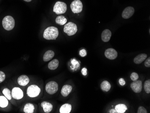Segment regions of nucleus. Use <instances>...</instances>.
<instances>
[{"mask_svg": "<svg viewBox=\"0 0 150 113\" xmlns=\"http://www.w3.org/2000/svg\"><path fill=\"white\" fill-rule=\"evenodd\" d=\"M40 92V89L36 85H32L27 89V94L30 97H35L38 96Z\"/></svg>", "mask_w": 150, "mask_h": 113, "instance_id": "obj_6", "label": "nucleus"}, {"mask_svg": "<svg viewBox=\"0 0 150 113\" xmlns=\"http://www.w3.org/2000/svg\"><path fill=\"white\" fill-rule=\"evenodd\" d=\"M87 70L86 68H83L82 70V74L84 76H86L87 74Z\"/></svg>", "mask_w": 150, "mask_h": 113, "instance_id": "obj_33", "label": "nucleus"}, {"mask_svg": "<svg viewBox=\"0 0 150 113\" xmlns=\"http://www.w3.org/2000/svg\"><path fill=\"white\" fill-rule=\"evenodd\" d=\"M29 82V77L26 75H21L19 76L18 79V82L20 86H25L28 84Z\"/></svg>", "mask_w": 150, "mask_h": 113, "instance_id": "obj_13", "label": "nucleus"}, {"mask_svg": "<svg viewBox=\"0 0 150 113\" xmlns=\"http://www.w3.org/2000/svg\"><path fill=\"white\" fill-rule=\"evenodd\" d=\"M79 54L82 57H85L87 55L86 51L85 49H82L80 51Z\"/></svg>", "mask_w": 150, "mask_h": 113, "instance_id": "obj_30", "label": "nucleus"}, {"mask_svg": "<svg viewBox=\"0 0 150 113\" xmlns=\"http://www.w3.org/2000/svg\"><path fill=\"white\" fill-rule=\"evenodd\" d=\"M145 66L146 67H150V57H149L145 61Z\"/></svg>", "mask_w": 150, "mask_h": 113, "instance_id": "obj_31", "label": "nucleus"}, {"mask_svg": "<svg viewBox=\"0 0 150 113\" xmlns=\"http://www.w3.org/2000/svg\"><path fill=\"white\" fill-rule=\"evenodd\" d=\"M72 86L69 85H65L64 87H62L61 93L62 95L64 97H67L69 95V94L71 93L72 92Z\"/></svg>", "mask_w": 150, "mask_h": 113, "instance_id": "obj_14", "label": "nucleus"}, {"mask_svg": "<svg viewBox=\"0 0 150 113\" xmlns=\"http://www.w3.org/2000/svg\"><path fill=\"white\" fill-rule=\"evenodd\" d=\"M147 56V55L146 54H139L135 57V58L133 60V62L136 64H140L146 59Z\"/></svg>", "mask_w": 150, "mask_h": 113, "instance_id": "obj_16", "label": "nucleus"}, {"mask_svg": "<svg viewBox=\"0 0 150 113\" xmlns=\"http://www.w3.org/2000/svg\"><path fill=\"white\" fill-rule=\"evenodd\" d=\"M46 90L48 93L53 95L58 90V84L55 82H50L46 85Z\"/></svg>", "mask_w": 150, "mask_h": 113, "instance_id": "obj_7", "label": "nucleus"}, {"mask_svg": "<svg viewBox=\"0 0 150 113\" xmlns=\"http://www.w3.org/2000/svg\"><path fill=\"white\" fill-rule=\"evenodd\" d=\"M67 10V5L64 2L57 1L54 5L53 11L57 15L64 14Z\"/></svg>", "mask_w": 150, "mask_h": 113, "instance_id": "obj_3", "label": "nucleus"}, {"mask_svg": "<svg viewBox=\"0 0 150 113\" xmlns=\"http://www.w3.org/2000/svg\"><path fill=\"white\" fill-rule=\"evenodd\" d=\"M112 36V33L110 30L105 29L102 33L101 37L104 42L109 41Z\"/></svg>", "mask_w": 150, "mask_h": 113, "instance_id": "obj_12", "label": "nucleus"}, {"mask_svg": "<svg viewBox=\"0 0 150 113\" xmlns=\"http://www.w3.org/2000/svg\"><path fill=\"white\" fill-rule=\"evenodd\" d=\"M130 78L133 81L137 80V79L139 78V75L136 73L133 72V73H132V74H131Z\"/></svg>", "mask_w": 150, "mask_h": 113, "instance_id": "obj_27", "label": "nucleus"}, {"mask_svg": "<svg viewBox=\"0 0 150 113\" xmlns=\"http://www.w3.org/2000/svg\"><path fill=\"white\" fill-rule=\"evenodd\" d=\"M105 55L108 59L113 60L117 58L118 53L114 49L108 48L105 52Z\"/></svg>", "mask_w": 150, "mask_h": 113, "instance_id": "obj_9", "label": "nucleus"}, {"mask_svg": "<svg viewBox=\"0 0 150 113\" xmlns=\"http://www.w3.org/2000/svg\"><path fill=\"white\" fill-rule=\"evenodd\" d=\"M5 73L2 71H0V83L3 82L5 80Z\"/></svg>", "mask_w": 150, "mask_h": 113, "instance_id": "obj_29", "label": "nucleus"}, {"mask_svg": "<svg viewBox=\"0 0 150 113\" xmlns=\"http://www.w3.org/2000/svg\"><path fill=\"white\" fill-rule=\"evenodd\" d=\"M110 113H117L115 109H112L110 110Z\"/></svg>", "mask_w": 150, "mask_h": 113, "instance_id": "obj_34", "label": "nucleus"}, {"mask_svg": "<svg viewBox=\"0 0 150 113\" xmlns=\"http://www.w3.org/2000/svg\"><path fill=\"white\" fill-rule=\"evenodd\" d=\"M2 25L5 29L7 31L11 30L15 27V19L10 15L5 16L2 20Z\"/></svg>", "mask_w": 150, "mask_h": 113, "instance_id": "obj_2", "label": "nucleus"}, {"mask_svg": "<svg viewBox=\"0 0 150 113\" xmlns=\"http://www.w3.org/2000/svg\"><path fill=\"white\" fill-rule=\"evenodd\" d=\"M64 31L65 33H67L68 36H72L76 34L77 32V26L73 23H68L65 25Z\"/></svg>", "mask_w": 150, "mask_h": 113, "instance_id": "obj_4", "label": "nucleus"}, {"mask_svg": "<svg viewBox=\"0 0 150 113\" xmlns=\"http://www.w3.org/2000/svg\"><path fill=\"white\" fill-rule=\"evenodd\" d=\"M11 95L15 99L20 100L23 97V92L19 88H14L12 90Z\"/></svg>", "mask_w": 150, "mask_h": 113, "instance_id": "obj_10", "label": "nucleus"}, {"mask_svg": "<svg viewBox=\"0 0 150 113\" xmlns=\"http://www.w3.org/2000/svg\"><path fill=\"white\" fill-rule=\"evenodd\" d=\"M34 106L32 104L28 103L26 104L23 111L25 113H33L34 112Z\"/></svg>", "mask_w": 150, "mask_h": 113, "instance_id": "obj_20", "label": "nucleus"}, {"mask_svg": "<svg viewBox=\"0 0 150 113\" xmlns=\"http://www.w3.org/2000/svg\"><path fill=\"white\" fill-rule=\"evenodd\" d=\"M70 7L73 13L78 14L82 11V3L80 0H75L71 3Z\"/></svg>", "mask_w": 150, "mask_h": 113, "instance_id": "obj_5", "label": "nucleus"}, {"mask_svg": "<svg viewBox=\"0 0 150 113\" xmlns=\"http://www.w3.org/2000/svg\"><path fill=\"white\" fill-rule=\"evenodd\" d=\"M25 1H26V2H30L32 1V0H23Z\"/></svg>", "mask_w": 150, "mask_h": 113, "instance_id": "obj_35", "label": "nucleus"}, {"mask_svg": "<svg viewBox=\"0 0 150 113\" xmlns=\"http://www.w3.org/2000/svg\"><path fill=\"white\" fill-rule=\"evenodd\" d=\"M119 82V84L121 85V86H124L125 84V82L123 78H120Z\"/></svg>", "mask_w": 150, "mask_h": 113, "instance_id": "obj_32", "label": "nucleus"}, {"mask_svg": "<svg viewBox=\"0 0 150 113\" xmlns=\"http://www.w3.org/2000/svg\"><path fill=\"white\" fill-rule=\"evenodd\" d=\"M55 21L57 24L60 25H63L66 23L67 19L64 16H62V15H59L56 18Z\"/></svg>", "mask_w": 150, "mask_h": 113, "instance_id": "obj_23", "label": "nucleus"}, {"mask_svg": "<svg viewBox=\"0 0 150 113\" xmlns=\"http://www.w3.org/2000/svg\"><path fill=\"white\" fill-rule=\"evenodd\" d=\"M59 65V62L57 59H54L48 64V68L50 70H56Z\"/></svg>", "mask_w": 150, "mask_h": 113, "instance_id": "obj_19", "label": "nucleus"}, {"mask_svg": "<svg viewBox=\"0 0 150 113\" xmlns=\"http://www.w3.org/2000/svg\"><path fill=\"white\" fill-rule=\"evenodd\" d=\"M72 110V106L69 104H65L61 106L60 109L61 113H69Z\"/></svg>", "mask_w": 150, "mask_h": 113, "instance_id": "obj_18", "label": "nucleus"}, {"mask_svg": "<svg viewBox=\"0 0 150 113\" xmlns=\"http://www.w3.org/2000/svg\"><path fill=\"white\" fill-rule=\"evenodd\" d=\"M3 93L8 100H11V99L12 95L11 94V91L8 88H5L4 89L3 91Z\"/></svg>", "mask_w": 150, "mask_h": 113, "instance_id": "obj_25", "label": "nucleus"}, {"mask_svg": "<svg viewBox=\"0 0 150 113\" xmlns=\"http://www.w3.org/2000/svg\"><path fill=\"white\" fill-rule=\"evenodd\" d=\"M58 36V29L55 27H49L44 32V38L48 40H55Z\"/></svg>", "mask_w": 150, "mask_h": 113, "instance_id": "obj_1", "label": "nucleus"}, {"mask_svg": "<svg viewBox=\"0 0 150 113\" xmlns=\"http://www.w3.org/2000/svg\"><path fill=\"white\" fill-rule=\"evenodd\" d=\"M54 56V52L51 50H49L47 51L44 55L43 60L45 62H49L53 58Z\"/></svg>", "mask_w": 150, "mask_h": 113, "instance_id": "obj_17", "label": "nucleus"}, {"mask_svg": "<svg viewBox=\"0 0 150 113\" xmlns=\"http://www.w3.org/2000/svg\"><path fill=\"white\" fill-rule=\"evenodd\" d=\"M134 13V9L133 7H129L125 8L123 11L122 16L125 19H128L132 16Z\"/></svg>", "mask_w": 150, "mask_h": 113, "instance_id": "obj_11", "label": "nucleus"}, {"mask_svg": "<svg viewBox=\"0 0 150 113\" xmlns=\"http://www.w3.org/2000/svg\"><path fill=\"white\" fill-rule=\"evenodd\" d=\"M137 113H147V110L143 106H140L137 110Z\"/></svg>", "mask_w": 150, "mask_h": 113, "instance_id": "obj_28", "label": "nucleus"}, {"mask_svg": "<svg viewBox=\"0 0 150 113\" xmlns=\"http://www.w3.org/2000/svg\"><path fill=\"white\" fill-rule=\"evenodd\" d=\"M111 85L108 82L104 81L101 84V88L104 92H108L111 89Z\"/></svg>", "mask_w": 150, "mask_h": 113, "instance_id": "obj_22", "label": "nucleus"}, {"mask_svg": "<svg viewBox=\"0 0 150 113\" xmlns=\"http://www.w3.org/2000/svg\"><path fill=\"white\" fill-rule=\"evenodd\" d=\"M144 88L145 89V92L147 94H149L150 93V80L146 81L144 83Z\"/></svg>", "mask_w": 150, "mask_h": 113, "instance_id": "obj_26", "label": "nucleus"}, {"mask_svg": "<svg viewBox=\"0 0 150 113\" xmlns=\"http://www.w3.org/2000/svg\"><path fill=\"white\" fill-rule=\"evenodd\" d=\"M130 87L134 92L140 93L141 92L143 88L142 81L140 80L133 81L132 83H131Z\"/></svg>", "mask_w": 150, "mask_h": 113, "instance_id": "obj_8", "label": "nucleus"}, {"mask_svg": "<svg viewBox=\"0 0 150 113\" xmlns=\"http://www.w3.org/2000/svg\"><path fill=\"white\" fill-rule=\"evenodd\" d=\"M8 105L7 99L3 96H0V107L2 108L6 107Z\"/></svg>", "mask_w": 150, "mask_h": 113, "instance_id": "obj_24", "label": "nucleus"}, {"mask_svg": "<svg viewBox=\"0 0 150 113\" xmlns=\"http://www.w3.org/2000/svg\"><path fill=\"white\" fill-rule=\"evenodd\" d=\"M41 106L43 109L45 113H49L52 111L53 109V105L50 103L47 102H43L41 103Z\"/></svg>", "mask_w": 150, "mask_h": 113, "instance_id": "obj_15", "label": "nucleus"}, {"mask_svg": "<svg viewBox=\"0 0 150 113\" xmlns=\"http://www.w3.org/2000/svg\"><path fill=\"white\" fill-rule=\"evenodd\" d=\"M115 110L117 113H124L127 110V107L124 104H118L115 107Z\"/></svg>", "mask_w": 150, "mask_h": 113, "instance_id": "obj_21", "label": "nucleus"}]
</instances>
